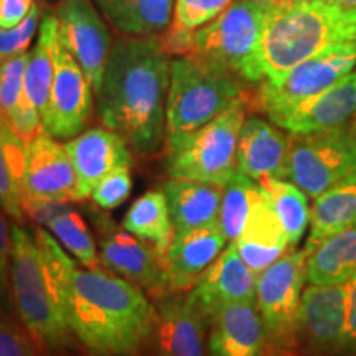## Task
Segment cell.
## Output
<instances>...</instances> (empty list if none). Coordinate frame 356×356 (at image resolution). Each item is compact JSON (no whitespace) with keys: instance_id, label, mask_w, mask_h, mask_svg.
Segmentation results:
<instances>
[{"instance_id":"1","label":"cell","mask_w":356,"mask_h":356,"mask_svg":"<svg viewBox=\"0 0 356 356\" xmlns=\"http://www.w3.org/2000/svg\"><path fill=\"white\" fill-rule=\"evenodd\" d=\"M172 60L159 35L115 40L97 92L104 127L134 152H157L165 137Z\"/></svg>"},{"instance_id":"2","label":"cell","mask_w":356,"mask_h":356,"mask_svg":"<svg viewBox=\"0 0 356 356\" xmlns=\"http://www.w3.org/2000/svg\"><path fill=\"white\" fill-rule=\"evenodd\" d=\"M65 309L74 337L92 356H134L152 338L155 305L131 280L70 261Z\"/></svg>"},{"instance_id":"3","label":"cell","mask_w":356,"mask_h":356,"mask_svg":"<svg viewBox=\"0 0 356 356\" xmlns=\"http://www.w3.org/2000/svg\"><path fill=\"white\" fill-rule=\"evenodd\" d=\"M71 257L48 229L38 226L32 234L12 225L10 287L17 318L47 350L71 343L65 309V277Z\"/></svg>"},{"instance_id":"4","label":"cell","mask_w":356,"mask_h":356,"mask_svg":"<svg viewBox=\"0 0 356 356\" xmlns=\"http://www.w3.org/2000/svg\"><path fill=\"white\" fill-rule=\"evenodd\" d=\"M356 43V7L328 0H292L267 10L259 47L264 81H277L330 47Z\"/></svg>"},{"instance_id":"5","label":"cell","mask_w":356,"mask_h":356,"mask_svg":"<svg viewBox=\"0 0 356 356\" xmlns=\"http://www.w3.org/2000/svg\"><path fill=\"white\" fill-rule=\"evenodd\" d=\"M244 84L234 74L195 55L172 60L165 127L168 147L207 126L244 97Z\"/></svg>"},{"instance_id":"6","label":"cell","mask_w":356,"mask_h":356,"mask_svg":"<svg viewBox=\"0 0 356 356\" xmlns=\"http://www.w3.org/2000/svg\"><path fill=\"white\" fill-rule=\"evenodd\" d=\"M269 7L252 0H234L221 15L195 32L193 50L216 68L228 71L248 84L264 81L259 47Z\"/></svg>"},{"instance_id":"7","label":"cell","mask_w":356,"mask_h":356,"mask_svg":"<svg viewBox=\"0 0 356 356\" xmlns=\"http://www.w3.org/2000/svg\"><path fill=\"white\" fill-rule=\"evenodd\" d=\"M309 254L289 251L257 275L256 305L266 332L267 356H302L299 310Z\"/></svg>"},{"instance_id":"8","label":"cell","mask_w":356,"mask_h":356,"mask_svg":"<svg viewBox=\"0 0 356 356\" xmlns=\"http://www.w3.org/2000/svg\"><path fill=\"white\" fill-rule=\"evenodd\" d=\"M246 113V97H239L207 126L168 147V175L220 186L228 184L236 172L239 132Z\"/></svg>"},{"instance_id":"9","label":"cell","mask_w":356,"mask_h":356,"mask_svg":"<svg viewBox=\"0 0 356 356\" xmlns=\"http://www.w3.org/2000/svg\"><path fill=\"white\" fill-rule=\"evenodd\" d=\"M356 177V127L353 122L312 134L289 136L287 178L307 197L317 198Z\"/></svg>"},{"instance_id":"10","label":"cell","mask_w":356,"mask_h":356,"mask_svg":"<svg viewBox=\"0 0 356 356\" xmlns=\"http://www.w3.org/2000/svg\"><path fill=\"white\" fill-rule=\"evenodd\" d=\"M355 66L356 43L327 48L293 66L277 81H262L256 92L257 108L277 126L292 109L330 88Z\"/></svg>"},{"instance_id":"11","label":"cell","mask_w":356,"mask_h":356,"mask_svg":"<svg viewBox=\"0 0 356 356\" xmlns=\"http://www.w3.org/2000/svg\"><path fill=\"white\" fill-rule=\"evenodd\" d=\"M95 229L101 264L115 275L131 280L154 299L172 292L168 287L163 257L152 244L137 238L118 225L108 213L97 207L86 208Z\"/></svg>"},{"instance_id":"12","label":"cell","mask_w":356,"mask_h":356,"mask_svg":"<svg viewBox=\"0 0 356 356\" xmlns=\"http://www.w3.org/2000/svg\"><path fill=\"white\" fill-rule=\"evenodd\" d=\"M91 83L78 61L61 44L55 50V73L47 109L42 115L44 131L58 140L79 136L92 114Z\"/></svg>"},{"instance_id":"13","label":"cell","mask_w":356,"mask_h":356,"mask_svg":"<svg viewBox=\"0 0 356 356\" xmlns=\"http://www.w3.org/2000/svg\"><path fill=\"white\" fill-rule=\"evenodd\" d=\"M60 42L78 61L97 96L113 50L108 26L91 0H66L55 12Z\"/></svg>"},{"instance_id":"14","label":"cell","mask_w":356,"mask_h":356,"mask_svg":"<svg viewBox=\"0 0 356 356\" xmlns=\"http://www.w3.org/2000/svg\"><path fill=\"white\" fill-rule=\"evenodd\" d=\"M345 284H309L302 292L299 340L302 355L341 356L346 333Z\"/></svg>"},{"instance_id":"15","label":"cell","mask_w":356,"mask_h":356,"mask_svg":"<svg viewBox=\"0 0 356 356\" xmlns=\"http://www.w3.org/2000/svg\"><path fill=\"white\" fill-rule=\"evenodd\" d=\"M78 180L66 147L47 131L25 142V200L76 202Z\"/></svg>"},{"instance_id":"16","label":"cell","mask_w":356,"mask_h":356,"mask_svg":"<svg viewBox=\"0 0 356 356\" xmlns=\"http://www.w3.org/2000/svg\"><path fill=\"white\" fill-rule=\"evenodd\" d=\"M256 280L257 275L239 256L236 244L229 243L204 270L186 299L210 322L222 307L234 302H256Z\"/></svg>"},{"instance_id":"17","label":"cell","mask_w":356,"mask_h":356,"mask_svg":"<svg viewBox=\"0 0 356 356\" xmlns=\"http://www.w3.org/2000/svg\"><path fill=\"white\" fill-rule=\"evenodd\" d=\"M152 338L159 356H210L207 318L181 292L157 297Z\"/></svg>"},{"instance_id":"18","label":"cell","mask_w":356,"mask_h":356,"mask_svg":"<svg viewBox=\"0 0 356 356\" xmlns=\"http://www.w3.org/2000/svg\"><path fill=\"white\" fill-rule=\"evenodd\" d=\"M65 147L76 172V202L91 197L95 186L115 168L132 167L134 163L131 147L108 127L83 131Z\"/></svg>"},{"instance_id":"19","label":"cell","mask_w":356,"mask_h":356,"mask_svg":"<svg viewBox=\"0 0 356 356\" xmlns=\"http://www.w3.org/2000/svg\"><path fill=\"white\" fill-rule=\"evenodd\" d=\"M228 238L220 221L203 228L177 234L163 254V269L172 292H186L195 287L204 270L225 251Z\"/></svg>"},{"instance_id":"20","label":"cell","mask_w":356,"mask_h":356,"mask_svg":"<svg viewBox=\"0 0 356 356\" xmlns=\"http://www.w3.org/2000/svg\"><path fill=\"white\" fill-rule=\"evenodd\" d=\"M210 356H267V341L256 302H234L210 318Z\"/></svg>"},{"instance_id":"21","label":"cell","mask_w":356,"mask_h":356,"mask_svg":"<svg viewBox=\"0 0 356 356\" xmlns=\"http://www.w3.org/2000/svg\"><path fill=\"white\" fill-rule=\"evenodd\" d=\"M289 136L257 115L244 121L239 132L236 170L259 181L262 178H287Z\"/></svg>"},{"instance_id":"22","label":"cell","mask_w":356,"mask_h":356,"mask_svg":"<svg viewBox=\"0 0 356 356\" xmlns=\"http://www.w3.org/2000/svg\"><path fill=\"white\" fill-rule=\"evenodd\" d=\"M356 118V71L292 109L277 126L289 134H312L340 127Z\"/></svg>"},{"instance_id":"23","label":"cell","mask_w":356,"mask_h":356,"mask_svg":"<svg viewBox=\"0 0 356 356\" xmlns=\"http://www.w3.org/2000/svg\"><path fill=\"white\" fill-rule=\"evenodd\" d=\"M233 243L238 248L239 256L256 275L291 249L282 222L262 190L252 203L241 234Z\"/></svg>"},{"instance_id":"24","label":"cell","mask_w":356,"mask_h":356,"mask_svg":"<svg viewBox=\"0 0 356 356\" xmlns=\"http://www.w3.org/2000/svg\"><path fill=\"white\" fill-rule=\"evenodd\" d=\"M168 210L177 234L220 221L222 186L203 181L170 178L163 184Z\"/></svg>"},{"instance_id":"25","label":"cell","mask_w":356,"mask_h":356,"mask_svg":"<svg viewBox=\"0 0 356 356\" xmlns=\"http://www.w3.org/2000/svg\"><path fill=\"white\" fill-rule=\"evenodd\" d=\"M95 3L126 37H154L172 24L173 0H95Z\"/></svg>"},{"instance_id":"26","label":"cell","mask_w":356,"mask_h":356,"mask_svg":"<svg viewBox=\"0 0 356 356\" xmlns=\"http://www.w3.org/2000/svg\"><path fill=\"white\" fill-rule=\"evenodd\" d=\"M353 225H356V177L315 198L310 210V233L304 246L305 252L310 254L325 239Z\"/></svg>"},{"instance_id":"27","label":"cell","mask_w":356,"mask_h":356,"mask_svg":"<svg viewBox=\"0 0 356 356\" xmlns=\"http://www.w3.org/2000/svg\"><path fill=\"white\" fill-rule=\"evenodd\" d=\"M356 275V225L330 236L307 257L309 284H345Z\"/></svg>"},{"instance_id":"28","label":"cell","mask_w":356,"mask_h":356,"mask_svg":"<svg viewBox=\"0 0 356 356\" xmlns=\"http://www.w3.org/2000/svg\"><path fill=\"white\" fill-rule=\"evenodd\" d=\"M25 142L0 115V210L13 222L24 226Z\"/></svg>"},{"instance_id":"29","label":"cell","mask_w":356,"mask_h":356,"mask_svg":"<svg viewBox=\"0 0 356 356\" xmlns=\"http://www.w3.org/2000/svg\"><path fill=\"white\" fill-rule=\"evenodd\" d=\"M122 226L152 244L162 257L177 236L163 190H150L137 198L124 215Z\"/></svg>"},{"instance_id":"30","label":"cell","mask_w":356,"mask_h":356,"mask_svg":"<svg viewBox=\"0 0 356 356\" xmlns=\"http://www.w3.org/2000/svg\"><path fill=\"white\" fill-rule=\"evenodd\" d=\"M60 43L58 19L55 13H47L40 24L37 44L30 53L25 71V92L33 106L43 115L55 73V50Z\"/></svg>"},{"instance_id":"31","label":"cell","mask_w":356,"mask_h":356,"mask_svg":"<svg viewBox=\"0 0 356 356\" xmlns=\"http://www.w3.org/2000/svg\"><path fill=\"white\" fill-rule=\"evenodd\" d=\"M44 228L83 267L101 269L96 236L92 234L84 216L74 210L70 202L63 203L53 213L50 220L44 222Z\"/></svg>"},{"instance_id":"32","label":"cell","mask_w":356,"mask_h":356,"mask_svg":"<svg viewBox=\"0 0 356 356\" xmlns=\"http://www.w3.org/2000/svg\"><path fill=\"white\" fill-rule=\"evenodd\" d=\"M257 184L282 222L289 246L293 249L300 243L302 236L305 234L310 225V208L307 195L299 186L293 185L292 181H286L284 178L267 177Z\"/></svg>"},{"instance_id":"33","label":"cell","mask_w":356,"mask_h":356,"mask_svg":"<svg viewBox=\"0 0 356 356\" xmlns=\"http://www.w3.org/2000/svg\"><path fill=\"white\" fill-rule=\"evenodd\" d=\"M261 186L251 177L234 172L228 184L222 186L220 208V226L229 243L236 241L246 225L252 203L259 197Z\"/></svg>"},{"instance_id":"34","label":"cell","mask_w":356,"mask_h":356,"mask_svg":"<svg viewBox=\"0 0 356 356\" xmlns=\"http://www.w3.org/2000/svg\"><path fill=\"white\" fill-rule=\"evenodd\" d=\"M30 53H22L10 60L0 61V115L8 122L29 96L25 92V71Z\"/></svg>"},{"instance_id":"35","label":"cell","mask_w":356,"mask_h":356,"mask_svg":"<svg viewBox=\"0 0 356 356\" xmlns=\"http://www.w3.org/2000/svg\"><path fill=\"white\" fill-rule=\"evenodd\" d=\"M234 0H175L168 29L195 33L221 15Z\"/></svg>"},{"instance_id":"36","label":"cell","mask_w":356,"mask_h":356,"mask_svg":"<svg viewBox=\"0 0 356 356\" xmlns=\"http://www.w3.org/2000/svg\"><path fill=\"white\" fill-rule=\"evenodd\" d=\"M132 167L115 168L109 175H106L95 186L91 198L92 203L101 210H114L126 202L132 191Z\"/></svg>"},{"instance_id":"37","label":"cell","mask_w":356,"mask_h":356,"mask_svg":"<svg viewBox=\"0 0 356 356\" xmlns=\"http://www.w3.org/2000/svg\"><path fill=\"white\" fill-rule=\"evenodd\" d=\"M40 17H42V8L38 3H35L32 12L20 25L13 26V29H0V61L26 53L35 33L40 29V24H42Z\"/></svg>"},{"instance_id":"38","label":"cell","mask_w":356,"mask_h":356,"mask_svg":"<svg viewBox=\"0 0 356 356\" xmlns=\"http://www.w3.org/2000/svg\"><path fill=\"white\" fill-rule=\"evenodd\" d=\"M0 356H40L37 341L12 315H0Z\"/></svg>"},{"instance_id":"39","label":"cell","mask_w":356,"mask_h":356,"mask_svg":"<svg viewBox=\"0 0 356 356\" xmlns=\"http://www.w3.org/2000/svg\"><path fill=\"white\" fill-rule=\"evenodd\" d=\"M10 254H12V225H8L6 213L0 210V315H13L10 287Z\"/></svg>"},{"instance_id":"40","label":"cell","mask_w":356,"mask_h":356,"mask_svg":"<svg viewBox=\"0 0 356 356\" xmlns=\"http://www.w3.org/2000/svg\"><path fill=\"white\" fill-rule=\"evenodd\" d=\"M346 333L341 356H356V275L346 282Z\"/></svg>"},{"instance_id":"41","label":"cell","mask_w":356,"mask_h":356,"mask_svg":"<svg viewBox=\"0 0 356 356\" xmlns=\"http://www.w3.org/2000/svg\"><path fill=\"white\" fill-rule=\"evenodd\" d=\"M35 0H0V29L20 25L32 12Z\"/></svg>"},{"instance_id":"42","label":"cell","mask_w":356,"mask_h":356,"mask_svg":"<svg viewBox=\"0 0 356 356\" xmlns=\"http://www.w3.org/2000/svg\"><path fill=\"white\" fill-rule=\"evenodd\" d=\"M252 2L261 3V6L269 7V8H275V7H284L287 3H291L292 0H252Z\"/></svg>"},{"instance_id":"43","label":"cell","mask_w":356,"mask_h":356,"mask_svg":"<svg viewBox=\"0 0 356 356\" xmlns=\"http://www.w3.org/2000/svg\"><path fill=\"white\" fill-rule=\"evenodd\" d=\"M328 2H335V3H343V6L356 7V0H328Z\"/></svg>"},{"instance_id":"44","label":"cell","mask_w":356,"mask_h":356,"mask_svg":"<svg viewBox=\"0 0 356 356\" xmlns=\"http://www.w3.org/2000/svg\"><path fill=\"white\" fill-rule=\"evenodd\" d=\"M42 2H47V3H53V6H60V3L66 2V0H42Z\"/></svg>"},{"instance_id":"45","label":"cell","mask_w":356,"mask_h":356,"mask_svg":"<svg viewBox=\"0 0 356 356\" xmlns=\"http://www.w3.org/2000/svg\"><path fill=\"white\" fill-rule=\"evenodd\" d=\"M353 124H355V127H356V121H353Z\"/></svg>"}]
</instances>
